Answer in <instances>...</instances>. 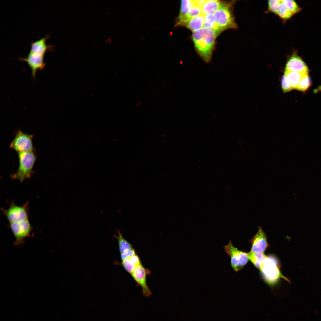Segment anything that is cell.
Instances as JSON below:
<instances>
[{
	"label": "cell",
	"instance_id": "obj_21",
	"mask_svg": "<svg viewBox=\"0 0 321 321\" xmlns=\"http://www.w3.org/2000/svg\"><path fill=\"white\" fill-rule=\"evenodd\" d=\"M310 84V81L308 73L304 74L301 77L298 86L297 90L305 91L309 87Z\"/></svg>",
	"mask_w": 321,
	"mask_h": 321
},
{
	"label": "cell",
	"instance_id": "obj_13",
	"mask_svg": "<svg viewBox=\"0 0 321 321\" xmlns=\"http://www.w3.org/2000/svg\"><path fill=\"white\" fill-rule=\"evenodd\" d=\"M223 3L221 1L217 0H205L201 8L202 14L204 15L210 13L214 14L220 7Z\"/></svg>",
	"mask_w": 321,
	"mask_h": 321
},
{
	"label": "cell",
	"instance_id": "obj_11",
	"mask_svg": "<svg viewBox=\"0 0 321 321\" xmlns=\"http://www.w3.org/2000/svg\"><path fill=\"white\" fill-rule=\"evenodd\" d=\"M252 247L250 251L264 253L268 246L266 235L261 227L251 240Z\"/></svg>",
	"mask_w": 321,
	"mask_h": 321
},
{
	"label": "cell",
	"instance_id": "obj_24",
	"mask_svg": "<svg viewBox=\"0 0 321 321\" xmlns=\"http://www.w3.org/2000/svg\"><path fill=\"white\" fill-rule=\"evenodd\" d=\"M122 264L126 271L131 275L136 267L131 262L128 258L122 260Z\"/></svg>",
	"mask_w": 321,
	"mask_h": 321
},
{
	"label": "cell",
	"instance_id": "obj_22",
	"mask_svg": "<svg viewBox=\"0 0 321 321\" xmlns=\"http://www.w3.org/2000/svg\"><path fill=\"white\" fill-rule=\"evenodd\" d=\"M282 0L293 15L300 11L301 10L300 8L294 1L292 0Z\"/></svg>",
	"mask_w": 321,
	"mask_h": 321
},
{
	"label": "cell",
	"instance_id": "obj_27",
	"mask_svg": "<svg viewBox=\"0 0 321 321\" xmlns=\"http://www.w3.org/2000/svg\"><path fill=\"white\" fill-rule=\"evenodd\" d=\"M128 258L131 262L136 267L141 264L139 256L136 254Z\"/></svg>",
	"mask_w": 321,
	"mask_h": 321
},
{
	"label": "cell",
	"instance_id": "obj_6",
	"mask_svg": "<svg viewBox=\"0 0 321 321\" xmlns=\"http://www.w3.org/2000/svg\"><path fill=\"white\" fill-rule=\"evenodd\" d=\"M259 270L265 279L270 284H274L280 278L290 282L289 280L281 274L277 262L273 257L267 256Z\"/></svg>",
	"mask_w": 321,
	"mask_h": 321
},
{
	"label": "cell",
	"instance_id": "obj_14",
	"mask_svg": "<svg viewBox=\"0 0 321 321\" xmlns=\"http://www.w3.org/2000/svg\"><path fill=\"white\" fill-rule=\"evenodd\" d=\"M213 30L218 36L221 31L216 22L214 14L210 13L204 15V26Z\"/></svg>",
	"mask_w": 321,
	"mask_h": 321
},
{
	"label": "cell",
	"instance_id": "obj_26",
	"mask_svg": "<svg viewBox=\"0 0 321 321\" xmlns=\"http://www.w3.org/2000/svg\"><path fill=\"white\" fill-rule=\"evenodd\" d=\"M135 254V250L133 248L121 254V258L122 260H123Z\"/></svg>",
	"mask_w": 321,
	"mask_h": 321
},
{
	"label": "cell",
	"instance_id": "obj_23",
	"mask_svg": "<svg viewBox=\"0 0 321 321\" xmlns=\"http://www.w3.org/2000/svg\"><path fill=\"white\" fill-rule=\"evenodd\" d=\"M281 0H271L268 1V10L272 12L277 15Z\"/></svg>",
	"mask_w": 321,
	"mask_h": 321
},
{
	"label": "cell",
	"instance_id": "obj_17",
	"mask_svg": "<svg viewBox=\"0 0 321 321\" xmlns=\"http://www.w3.org/2000/svg\"><path fill=\"white\" fill-rule=\"evenodd\" d=\"M196 5V0H182L179 14L177 21L181 20L195 5Z\"/></svg>",
	"mask_w": 321,
	"mask_h": 321
},
{
	"label": "cell",
	"instance_id": "obj_7",
	"mask_svg": "<svg viewBox=\"0 0 321 321\" xmlns=\"http://www.w3.org/2000/svg\"><path fill=\"white\" fill-rule=\"evenodd\" d=\"M225 251L228 254L231 261V265L235 271L241 270L247 263L248 259L247 253L235 248L231 240L224 247Z\"/></svg>",
	"mask_w": 321,
	"mask_h": 321
},
{
	"label": "cell",
	"instance_id": "obj_19",
	"mask_svg": "<svg viewBox=\"0 0 321 321\" xmlns=\"http://www.w3.org/2000/svg\"><path fill=\"white\" fill-rule=\"evenodd\" d=\"M202 15V8L197 5L194 6L189 11L187 14L180 21H177L175 26H177L180 23L188 19Z\"/></svg>",
	"mask_w": 321,
	"mask_h": 321
},
{
	"label": "cell",
	"instance_id": "obj_2",
	"mask_svg": "<svg viewBox=\"0 0 321 321\" xmlns=\"http://www.w3.org/2000/svg\"><path fill=\"white\" fill-rule=\"evenodd\" d=\"M48 35L41 39L32 42L31 48L26 58L19 57V60L26 62L30 68L32 75L35 79L38 70H43L46 66L44 57L46 52L52 50L53 46L48 45L46 40L49 38Z\"/></svg>",
	"mask_w": 321,
	"mask_h": 321
},
{
	"label": "cell",
	"instance_id": "obj_20",
	"mask_svg": "<svg viewBox=\"0 0 321 321\" xmlns=\"http://www.w3.org/2000/svg\"><path fill=\"white\" fill-rule=\"evenodd\" d=\"M281 0L277 15L284 20H287L291 18L293 15L283 3L282 0Z\"/></svg>",
	"mask_w": 321,
	"mask_h": 321
},
{
	"label": "cell",
	"instance_id": "obj_25",
	"mask_svg": "<svg viewBox=\"0 0 321 321\" xmlns=\"http://www.w3.org/2000/svg\"><path fill=\"white\" fill-rule=\"evenodd\" d=\"M281 85L282 90L284 93L288 92L292 89L287 81L284 74L282 78Z\"/></svg>",
	"mask_w": 321,
	"mask_h": 321
},
{
	"label": "cell",
	"instance_id": "obj_4",
	"mask_svg": "<svg viewBox=\"0 0 321 321\" xmlns=\"http://www.w3.org/2000/svg\"><path fill=\"white\" fill-rule=\"evenodd\" d=\"M19 166L17 171L11 175L13 180H17L22 182L29 178L33 173V167L37 159L34 150L18 153Z\"/></svg>",
	"mask_w": 321,
	"mask_h": 321
},
{
	"label": "cell",
	"instance_id": "obj_15",
	"mask_svg": "<svg viewBox=\"0 0 321 321\" xmlns=\"http://www.w3.org/2000/svg\"><path fill=\"white\" fill-rule=\"evenodd\" d=\"M304 74H305L285 70L284 73L287 81L292 89H295Z\"/></svg>",
	"mask_w": 321,
	"mask_h": 321
},
{
	"label": "cell",
	"instance_id": "obj_3",
	"mask_svg": "<svg viewBox=\"0 0 321 321\" xmlns=\"http://www.w3.org/2000/svg\"><path fill=\"white\" fill-rule=\"evenodd\" d=\"M217 36L213 30L205 27L193 32L192 37L195 49L202 59L207 63L211 61Z\"/></svg>",
	"mask_w": 321,
	"mask_h": 321
},
{
	"label": "cell",
	"instance_id": "obj_12",
	"mask_svg": "<svg viewBox=\"0 0 321 321\" xmlns=\"http://www.w3.org/2000/svg\"><path fill=\"white\" fill-rule=\"evenodd\" d=\"M183 26L193 32L200 29L204 26V15H201L185 20L177 26Z\"/></svg>",
	"mask_w": 321,
	"mask_h": 321
},
{
	"label": "cell",
	"instance_id": "obj_18",
	"mask_svg": "<svg viewBox=\"0 0 321 321\" xmlns=\"http://www.w3.org/2000/svg\"><path fill=\"white\" fill-rule=\"evenodd\" d=\"M117 232L118 234V236H114L117 239L120 253L121 254L133 248L132 245L123 237L120 231L117 229Z\"/></svg>",
	"mask_w": 321,
	"mask_h": 321
},
{
	"label": "cell",
	"instance_id": "obj_1",
	"mask_svg": "<svg viewBox=\"0 0 321 321\" xmlns=\"http://www.w3.org/2000/svg\"><path fill=\"white\" fill-rule=\"evenodd\" d=\"M28 210V202L22 206L12 203L7 209H2L15 238V245H22L31 236L32 227L29 221Z\"/></svg>",
	"mask_w": 321,
	"mask_h": 321
},
{
	"label": "cell",
	"instance_id": "obj_5",
	"mask_svg": "<svg viewBox=\"0 0 321 321\" xmlns=\"http://www.w3.org/2000/svg\"><path fill=\"white\" fill-rule=\"evenodd\" d=\"M231 3L223 2L214 15L221 32L226 29H236L237 25L233 15Z\"/></svg>",
	"mask_w": 321,
	"mask_h": 321
},
{
	"label": "cell",
	"instance_id": "obj_9",
	"mask_svg": "<svg viewBox=\"0 0 321 321\" xmlns=\"http://www.w3.org/2000/svg\"><path fill=\"white\" fill-rule=\"evenodd\" d=\"M285 67V70L302 74L308 73V69L306 65L295 52L288 59Z\"/></svg>",
	"mask_w": 321,
	"mask_h": 321
},
{
	"label": "cell",
	"instance_id": "obj_10",
	"mask_svg": "<svg viewBox=\"0 0 321 321\" xmlns=\"http://www.w3.org/2000/svg\"><path fill=\"white\" fill-rule=\"evenodd\" d=\"M147 273L146 269L141 264L136 267L131 275L141 287L143 295L148 297L151 294V292L147 284Z\"/></svg>",
	"mask_w": 321,
	"mask_h": 321
},
{
	"label": "cell",
	"instance_id": "obj_16",
	"mask_svg": "<svg viewBox=\"0 0 321 321\" xmlns=\"http://www.w3.org/2000/svg\"><path fill=\"white\" fill-rule=\"evenodd\" d=\"M249 260L257 268L260 269L267 256L264 253H258L250 251L247 253Z\"/></svg>",
	"mask_w": 321,
	"mask_h": 321
},
{
	"label": "cell",
	"instance_id": "obj_8",
	"mask_svg": "<svg viewBox=\"0 0 321 321\" xmlns=\"http://www.w3.org/2000/svg\"><path fill=\"white\" fill-rule=\"evenodd\" d=\"M33 137L32 135L28 134L18 130L10 143V147L18 153L34 150L32 142Z\"/></svg>",
	"mask_w": 321,
	"mask_h": 321
}]
</instances>
